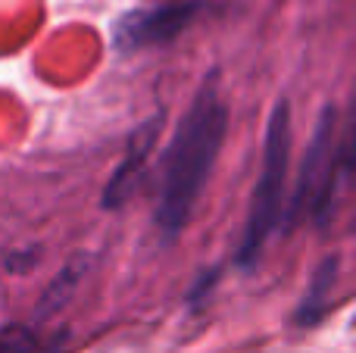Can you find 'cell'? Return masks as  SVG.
<instances>
[{
	"label": "cell",
	"mask_w": 356,
	"mask_h": 353,
	"mask_svg": "<svg viewBox=\"0 0 356 353\" xmlns=\"http://www.w3.org/2000/svg\"><path fill=\"white\" fill-rule=\"evenodd\" d=\"M91 269H94V256L91 254H75L72 260L60 269V275L47 285V291L41 294L38 310H35V322H44V319L56 316V313H60L63 306L75 297V291L81 288V281H85V275L91 272Z\"/></svg>",
	"instance_id": "8992f818"
},
{
	"label": "cell",
	"mask_w": 356,
	"mask_h": 353,
	"mask_svg": "<svg viewBox=\"0 0 356 353\" xmlns=\"http://www.w3.org/2000/svg\"><path fill=\"white\" fill-rule=\"evenodd\" d=\"M228 131V106L219 97L216 75L200 85L191 100L188 113L175 125V135L166 147L160 166V191H156L154 225L166 241L184 231L203 188H207L213 166L219 160L222 141Z\"/></svg>",
	"instance_id": "6da1fadb"
},
{
	"label": "cell",
	"mask_w": 356,
	"mask_h": 353,
	"mask_svg": "<svg viewBox=\"0 0 356 353\" xmlns=\"http://www.w3.org/2000/svg\"><path fill=\"white\" fill-rule=\"evenodd\" d=\"M338 135H341L338 106L325 104L313 125V135H309L307 154H303V163H300V175H297V188L291 194V204H284V213H282L284 225H294L307 210H316L328 179H332L334 156H338Z\"/></svg>",
	"instance_id": "3957f363"
},
{
	"label": "cell",
	"mask_w": 356,
	"mask_h": 353,
	"mask_svg": "<svg viewBox=\"0 0 356 353\" xmlns=\"http://www.w3.org/2000/svg\"><path fill=\"white\" fill-rule=\"evenodd\" d=\"M200 13V3H166V6H144V10L125 13L116 22L113 31V44L122 54H135V50L154 47V44H166L175 35H181Z\"/></svg>",
	"instance_id": "277c9868"
},
{
	"label": "cell",
	"mask_w": 356,
	"mask_h": 353,
	"mask_svg": "<svg viewBox=\"0 0 356 353\" xmlns=\"http://www.w3.org/2000/svg\"><path fill=\"white\" fill-rule=\"evenodd\" d=\"M291 106L288 100H278L275 110L266 125L263 141V163H259V179L250 197V213H247L244 238L238 247V266L250 269L259 260L266 241L278 229L284 213V188H288V169H291Z\"/></svg>",
	"instance_id": "7a4b0ae2"
},
{
	"label": "cell",
	"mask_w": 356,
	"mask_h": 353,
	"mask_svg": "<svg viewBox=\"0 0 356 353\" xmlns=\"http://www.w3.org/2000/svg\"><path fill=\"white\" fill-rule=\"evenodd\" d=\"M160 129H163V113H156L154 119L141 122L135 131H131L129 150H125V160L116 166L113 179L106 181V188H104V197H100L106 210H119V206L131 197V191H135L138 179H141L144 166H147V160H150V154L156 150Z\"/></svg>",
	"instance_id": "5b68a950"
},
{
	"label": "cell",
	"mask_w": 356,
	"mask_h": 353,
	"mask_svg": "<svg viewBox=\"0 0 356 353\" xmlns=\"http://www.w3.org/2000/svg\"><path fill=\"white\" fill-rule=\"evenodd\" d=\"M338 272H341L338 254H328L325 260L316 266L313 279H309V285H307V294L300 297V306H297V313H294V322L300 325V329H309V325H316L325 316L328 304H332V288H334V281H338Z\"/></svg>",
	"instance_id": "52a82bcc"
},
{
	"label": "cell",
	"mask_w": 356,
	"mask_h": 353,
	"mask_svg": "<svg viewBox=\"0 0 356 353\" xmlns=\"http://www.w3.org/2000/svg\"><path fill=\"white\" fill-rule=\"evenodd\" d=\"M38 338L31 325H6L0 329V353H35Z\"/></svg>",
	"instance_id": "ba28073f"
}]
</instances>
